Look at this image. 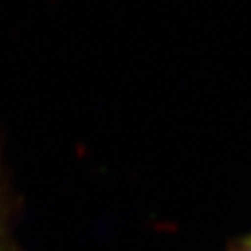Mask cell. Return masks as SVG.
<instances>
[{"mask_svg": "<svg viewBox=\"0 0 251 251\" xmlns=\"http://www.w3.org/2000/svg\"><path fill=\"white\" fill-rule=\"evenodd\" d=\"M250 235H251V234H250Z\"/></svg>", "mask_w": 251, "mask_h": 251, "instance_id": "3", "label": "cell"}, {"mask_svg": "<svg viewBox=\"0 0 251 251\" xmlns=\"http://www.w3.org/2000/svg\"><path fill=\"white\" fill-rule=\"evenodd\" d=\"M0 251H20L12 235L11 204H9L7 187L2 178V169H0Z\"/></svg>", "mask_w": 251, "mask_h": 251, "instance_id": "1", "label": "cell"}, {"mask_svg": "<svg viewBox=\"0 0 251 251\" xmlns=\"http://www.w3.org/2000/svg\"><path fill=\"white\" fill-rule=\"evenodd\" d=\"M227 251H251V235H246L243 239L235 241Z\"/></svg>", "mask_w": 251, "mask_h": 251, "instance_id": "2", "label": "cell"}]
</instances>
